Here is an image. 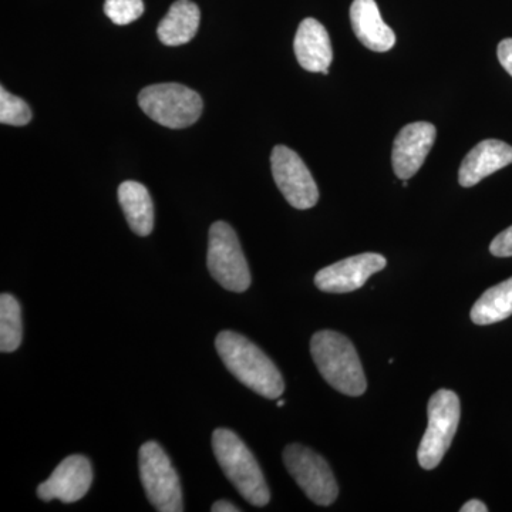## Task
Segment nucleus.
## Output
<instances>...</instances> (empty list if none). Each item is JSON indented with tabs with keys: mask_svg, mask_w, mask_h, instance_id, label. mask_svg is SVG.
<instances>
[{
	"mask_svg": "<svg viewBox=\"0 0 512 512\" xmlns=\"http://www.w3.org/2000/svg\"><path fill=\"white\" fill-rule=\"evenodd\" d=\"M104 12L114 25L126 26L141 18L144 3L143 0H106Z\"/></svg>",
	"mask_w": 512,
	"mask_h": 512,
	"instance_id": "412c9836",
	"label": "nucleus"
},
{
	"mask_svg": "<svg viewBox=\"0 0 512 512\" xmlns=\"http://www.w3.org/2000/svg\"><path fill=\"white\" fill-rule=\"evenodd\" d=\"M429 426L419 446V464L424 470H434L453 443L460 423V399L451 390L441 389L431 396L429 406Z\"/></svg>",
	"mask_w": 512,
	"mask_h": 512,
	"instance_id": "0eeeda50",
	"label": "nucleus"
},
{
	"mask_svg": "<svg viewBox=\"0 0 512 512\" xmlns=\"http://www.w3.org/2000/svg\"><path fill=\"white\" fill-rule=\"evenodd\" d=\"M512 315V278L485 291L471 309L476 325H493Z\"/></svg>",
	"mask_w": 512,
	"mask_h": 512,
	"instance_id": "a211bd4d",
	"label": "nucleus"
},
{
	"mask_svg": "<svg viewBox=\"0 0 512 512\" xmlns=\"http://www.w3.org/2000/svg\"><path fill=\"white\" fill-rule=\"evenodd\" d=\"M512 164V147L504 141L490 140L481 141L464 158L458 171V183L463 187H474L490 177L495 171Z\"/></svg>",
	"mask_w": 512,
	"mask_h": 512,
	"instance_id": "ddd939ff",
	"label": "nucleus"
},
{
	"mask_svg": "<svg viewBox=\"0 0 512 512\" xmlns=\"http://www.w3.org/2000/svg\"><path fill=\"white\" fill-rule=\"evenodd\" d=\"M272 175L279 191L296 210H309L319 201V190L301 157L285 146H276L271 156Z\"/></svg>",
	"mask_w": 512,
	"mask_h": 512,
	"instance_id": "1a4fd4ad",
	"label": "nucleus"
},
{
	"mask_svg": "<svg viewBox=\"0 0 512 512\" xmlns=\"http://www.w3.org/2000/svg\"><path fill=\"white\" fill-rule=\"evenodd\" d=\"M386 265L384 256L373 254V252L350 256V258L320 269L315 276V285L322 292H353L362 288L370 276L383 271Z\"/></svg>",
	"mask_w": 512,
	"mask_h": 512,
	"instance_id": "9d476101",
	"label": "nucleus"
},
{
	"mask_svg": "<svg viewBox=\"0 0 512 512\" xmlns=\"http://www.w3.org/2000/svg\"><path fill=\"white\" fill-rule=\"evenodd\" d=\"M32 120L29 104L0 87V123L22 127Z\"/></svg>",
	"mask_w": 512,
	"mask_h": 512,
	"instance_id": "aec40b11",
	"label": "nucleus"
},
{
	"mask_svg": "<svg viewBox=\"0 0 512 512\" xmlns=\"http://www.w3.org/2000/svg\"><path fill=\"white\" fill-rule=\"evenodd\" d=\"M212 512H238V507H235L234 504L229 503V501L221 500L217 501L214 505L211 507Z\"/></svg>",
	"mask_w": 512,
	"mask_h": 512,
	"instance_id": "393cba45",
	"label": "nucleus"
},
{
	"mask_svg": "<svg viewBox=\"0 0 512 512\" xmlns=\"http://www.w3.org/2000/svg\"><path fill=\"white\" fill-rule=\"evenodd\" d=\"M353 32L363 46L373 52H389L396 45V35L384 23L375 0H355L350 8Z\"/></svg>",
	"mask_w": 512,
	"mask_h": 512,
	"instance_id": "2eb2a0df",
	"label": "nucleus"
},
{
	"mask_svg": "<svg viewBox=\"0 0 512 512\" xmlns=\"http://www.w3.org/2000/svg\"><path fill=\"white\" fill-rule=\"evenodd\" d=\"M119 202L131 231L148 237L154 229V204L147 188L137 181H124L119 187Z\"/></svg>",
	"mask_w": 512,
	"mask_h": 512,
	"instance_id": "f3484780",
	"label": "nucleus"
},
{
	"mask_svg": "<svg viewBox=\"0 0 512 512\" xmlns=\"http://www.w3.org/2000/svg\"><path fill=\"white\" fill-rule=\"evenodd\" d=\"M313 362L320 375L346 396H362L367 382L355 346L346 336L333 330H320L311 340Z\"/></svg>",
	"mask_w": 512,
	"mask_h": 512,
	"instance_id": "f03ea898",
	"label": "nucleus"
},
{
	"mask_svg": "<svg viewBox=\"0 0 512 512\" xmlns=\"http://www.w3.org/2000/svg\"><path fill=\"white\" fill-rule=\"evenodd\" d=\"M138 466L148 501L157 511H184L180 478L160 444L156 441L144 443L138 453Z\"/></svg>",
	"mask_w": 512,
	"mask_h": 512,
	"instance_id": "39448f33",
	"label": "nucleus"
},
{
	"mask_svg": "<svg viewBox=\"0 0 512 512\" xmlns=\"http://www.w3.org/2000/svg\"><path fill=\"white\" fill-rule=\"evenodd\" d=\"M498 60L512 77V39H505L498 45Z\"/></svg>",
	"mask_w": 512,
	"mask_h": 512,
	"instance_id": "5701e85b",
	"label": "nucleus"
},
{
	"mask_svg": "<svg viewBox=\"0 0 512 512\" xmlns=\"http://www.w3.org/2000/svg\"><path fill=\"white\" fill-rule=\"evenodd\" d=\"M23 338L22 309L15 296L0 295V350L12 353L19 349Z\"/></svg>",
	"mask_w": 512,
	"mask_h": 512,
	"instance_id": "6ab92c4d",
	"label": "nucleus"
},
{
	"mask_svg": "<svg viewBox=\"0 0 512 512\" xmlns=\"http://www.w3.org/2000/svg\"><path fill=\"white\" fill-rule=\"evenodd\" d=\"M293 49L303 69L312 73L328 74L333 60L332 43L328 30L318 20H303L296 32Z\"/></svg>",
	"mask_w": 512,
	"mask_h": 512,
	"instance_id": "4468645a",
	"label": "nucleus"
},
{
	"mask_svg": "<svg viewBox=\"0 0 512 512\" xmlns=\"http://www.w3.org/2000/svg\"><path fill=\"white\" fill-rule=\"evenodd\" d=\"M436 127L426 121L407 124L397 134L393 144V170L400 180H409L429 156L434 140H436Z\"/></svg>",
	"mask_w": 512,
	"mask_h": 512,
	"instance_id": "f8f14e48",
	"label": "nucleus"
},
{
	"mask_svg": "<svg viewBox=\"0 0 512 512\" xmlns=\"http://www.w3.org/2000/svg\"><path fill=\"white\" fill-rule=\"evenodd\" d=\"M93 483V468L84 456L64 458L56 467L52 476L37 487L40 500H60L64 504H73L82 500Z\"/></svg>",
	"mask_w": 512,
	"mask_h": 512,
	"instance_id": "9b49d317",
	"label": "nucleus"
},
{
	"mask_svg": "<svg viewBox=\"0 0 512 512\" xmlns=\"http://www.w3.org/2000/svg\"><path fill=\"white\" fill-rule=\"evenodd\" d=\"M285 406V400H281V402L278 403V407H284Z\"/></svg>",
	"mask_w": 512,
	"mask_h": 512,
	"instance_id": "a878e982",
	"label": "nucleus"
},
{
	"mask_svg": "<svg viewBox=\"0 0 512 512\" xmlns=\"http://www.w3.org/2000/svg\"><path fill=\"white\" fill-rule=\"evenodd\" d=\"M200 20V8L194 2L177 0L158 25V39L165 46H183L197 35Z\"/></svg>",
	"mask_w": 512,
	"mask_h": 512,
	"instance_id": "dca6fc26",
	"label": "nucleus"
},
{
	"mask_svg": "<svg viewBox=\"0 0 512 512\" xmlns=\"http://www.w3.org/2000/svg\"><path fill=\"white\" fill-rule=\"evenodd\" d=\"M284 463L309 500L322 507L335 503L339 487L325 458L302 444H291L285 448Z\"/></svg>",
	"mask_w": 512,
	"mask_h": 512,
	"instance_id": "6e6552de",
	"label": "nucleus"
},
{
	"mask_svg": "<svg viewBox=\"0 0 512 512\" xmlns=\"http://www.w3.org/2000/svg\"><path fill=\"white\" fill-rule=\"evenodd\" d=\"M212 278L231 292H245L251 286V272L234 228L224 221L211 225L207 254Z\"/></svg>",
	"mask_w": 512,
	"mask_h": 512,
	"instance_id": "423d86ee",
	"label": "nucleus"
},
{
	"mask_svg": "<svg viewBox=\"0 0 512 512\" xmlns=\"http://www.w3.org/2000/svg\"><path fill=\"white\" fill-rule=\"evenodd\" d=\"M490 252L498 258L512 256V227L498 234L490 245Z\"/></svg>",
	"mask_w": 512,
	"mask_h": 512,
	"instance_id": "4be33fe9",
	"label": "nucleus"
},
{
	"mask_svg": "<svg viewBox=\"0 0 512 512\" xmlns=\"http://www.w3.org/2000/svg\"><path fill=\"white\" fill-rule=\"evenodd\" d=\"M215 458L231 484L254 507H265L271 501L268 484L252 451L237 434L228 429L212 433Z\"/></svg>",
	"mask_w": 512,
	"mask_h": 512,
	"instance_id": "7ed1b4c3",
	"label": "nucleus"
},
{
	"mask_svg": "<svg viewBox=\"0 0 512 512\" xmlns=\"http://www.w3.org/2000/svg\"><path fill=\"white\" fill-rule=\"evenodd\" d=\"M461 512H487L488 507L480 500H471L461 507Z\"/></svg>",
	"mask_w": 512,
	"mask_h": 512,
	"instance_id": "b1692460",
	"label": "nucleus"
},
{
	"mask_svg": "<svg viewBox=\"0 0 512 512\" xmlns=\"http://www.w3.org/2000/svg\"><path fill=\"white\" fill-rule=\"evenodd\" d=\"M215 348L231 375L252 392L266 399H279L284 393V377L275 363L255 343L232 330L215 339Z\"/></svg>",
	"mask_w": 512,
	"mask_h": 512,
	"instance_id": "f257e3e1",
	"label": "nucleus"
},
{
	"mask_svg": "<svg viewBox=\"0 0 512 512\" xmlns=\"http://www.w3.org/2000/svg\"><path fill=\"white\" fill-rule=\"evenodd\" d=\"M138 104L151 120L174 130L197 123L202 113L200 94L178 83L146 87L138 96Z\"/></svg>",
	"mask_w": 512,
	"mask_h": 512,
	"instance_id": "20e7f679",
	"label": "nucleus"
}]
</instances>
